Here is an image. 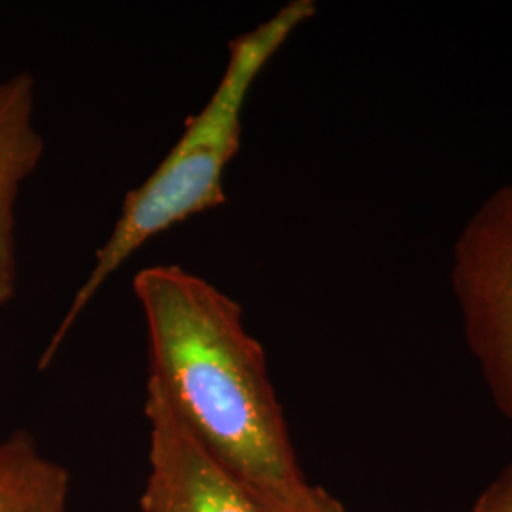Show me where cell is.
Here are the masks:
<instances>
[{"instance_id":"6da1fadb","label":"cell","mask_w":512,"mask_h":512,"mask_svg":"<svg viewBox=\"0 0 512 512\" xmlns=\"http://www.w3.org/2000/svg\"><path fill=\"white\" fill-rule=\"evenodd\" d=\"M145 319L148 382L184 425L258 501L304 482L266 353L238 300L177 264L133 277Z\"/></svg>"},{"instance_id":"277c9868","label":"cell","mask_w":512,"mask_h":512,"mask_svg":"<svg viewBox=\"0 0 512 512\" xmlns=\"http://www.w3.org/2000/svg\"><path fill=\"white\" fill-rule=\"evenodd\" d=\"M148 476L141 512H268L147 382Z\"/></svg>"},{"instance_id":"7a4b0ae2","label":"cell","mask_w":512,"mask_h":512,"mask_svg":"<svg viewBox=\"0 0 512 512\" xmlns=\"http://www.w3.org/2000/svg\"><path fill=\"white\" fill-rule=\"evenodd\" d=\"M313 14L311 0H294L230 42L224 73L203 109L188 120L179 141L147 181L126 194L120 217L109 238L95 251L92 268L74 293L40 359V368L54 361L80 315L141 247L184 220L226 203L224 173L241 147L247 97L270 59Z\"/></svg>"},{"instance_id":"5b68a950","label":"cell","mask_w":512,"mask_h":512,"mask_svg":"<svg viewBox=\"0 0 512 512\" xmlns=\"http://www.w3.org/2000/svg\"><path fill=\"white\" fill-rule=\"evenodd\" d=\"M44 156L35 124V80L14 74L0 80V308L16 296V203Z\"/></svg>"},{"instance_id":"ba28073f","label":"cell","mask_w":512,"mask_h":512,"mask_svg":"<svg viewBox=\"0 0 512 512\" xmlns=\"http://www.w3.org/2000/svg\"><path fill=\"white\" fill-rule=\"evenodd\" d=\"M473 512H512V467L495 482L492 490L480 497Z\"/></svg>"},{"instance_id":"52a82bcc","label":"cell","mask_w":512,"mask_h":512,"mask_svg":"<svg viewBox=\"0 0 512 512\" xmlns=\"http://www.w3.org/2000/svg\"><path fill=\"white\" fill-rule=\"evenodd\" d=\"M268 512H346L327 492L306 480L281 497L260 501Z\"/></svg>"},{"instance_id":"3957f363","label":"cell","mask_w":512,"mask_h":512,"mask_svg":"<svg viewBox=\"0 0 512 512\" xmlns=\"http://www.w3.org/2000/svg\"><path fill=\"white\" fill-rule=\"evenodd\" d=\"M452 289L467 342L512 420V184L490 194L459 232Z\"/></svg>"},{"instance_id":"8992f818","label":"cell","mask_w":512,"mask_h":512,"mask_svg":"<svg viewBox=\"0 0 512 512\" xmlns=\"http://www.w3.org/2000/svg\"><path fill=\"white\" fill-rule=\"evenodd\" d=\"M71 476L27 431L0 440V512H71Z\"/></svg>"}]
</instances>
